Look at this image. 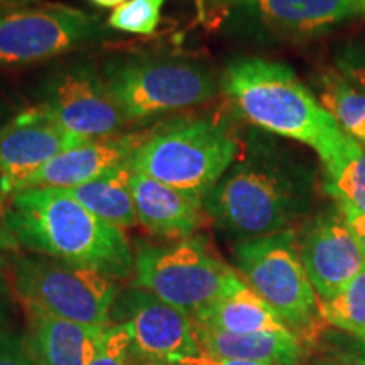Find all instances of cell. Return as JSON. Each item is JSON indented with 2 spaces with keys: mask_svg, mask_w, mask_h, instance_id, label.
<instances>
[{
  "mask_svg": "<svg viewBox=\"0 0 365 365\" xmlns=\"http://www.w3.org/2000/svg\"><path fill=\"white\" fill-rule=\"evenodd\" d=\"M312 166L255 130L222 180L205 196L203 210L213 223L239 239L289 230L312 203Z\"/></svg>",
  "mask_w": 365,
  "mask_h": 365,
  "instance_id": "6da1fadb",
  "label": "cell"
},
{
  "mask_svg": "<svg viewBox=\"0 0 365 365\" xmlns=\"http://www.w3.org/2000/svg\"><path fill=\"white\" fill-rule=\"evenodd\" d=\"M235 110L259 130L298 140L331 168L362 148L325 110L289 66L259 56L237 58L222 76Z\"/></svg>",
  "mask_w": 365,
  "mask_h": 365,
  "instance_id": "7a4b0ae2",
  "label": "cell"
},
{
  "mask_svg": "<svg viewBox=\"0 0 365 365\" xmlns=\"http://www.w3.org/2000/svg\"><path fill=\"white\" fill-rule=\"evenodd\" d=\"M6 225L19 245L46 257L127 279L134 252L124 230L91 213L66 190L31 188L12 195Z\"/></svg>",
  "mask_w": 365,
  "mask_h": 365,
  "instance_id": "3957f363",
  "label": "cell"
},
{
  "mask_svg": "<svg viewBox=\"0 0 365 365\" xmlns=\"http://www.w3.org/2000/svg\"><path fill=\"white\" fill-rule=\"evenodd\" d=\"M240 153V144L210 118L159 125L130 158L132 173L205 200Z\"/></svg>",
  "mask_w": 365,
  "mask_h": 365,
  "instance_id": "277c9868",
  "label": "cell"
},
{
  "mask_svg": "<svg viewBox=\"0 0 365 365\" xmlns=\"http://www.w3.org/2000/svg\"><path fill=\"white\" fill-rule=\"evenodd\" d=\"M234 255L245 284L266 301L294 335L303 341L319 335L327 319L301 261L293 230L240 240Z\"/></svg>",
  "mask_w": 365,
  "mask_h": 365,
  "instance_id": "5b68a950",
  "label": "cell"
},
{
  "mask_svg": "<svg viewBox=\"0 0 365 365\" xmlns=\"http://www.w3.org/2000/svg\"><path fill=\"white\" fill-rule=\"evenodd\" d=\"M242 281L239 272L208 249L203 237H188L170 245L137 242L134 287L198 318Z\"/></svg>",
  "mask_w": 365,
  "mask_h": 365,
  "instance_id": "8992f818",
  "label": "cell"
},
{
  "mask_svg": "<svg viewBox=\"0 0 365 365\" xmlns=\"http://www.w3.org/2000/svg\"><path fill=\"white\" fill-rule=\"evenodd\" d=\"M108 95L125 120H144L208 102L218 91L213 70L178 58L127 56L102 71Z\"/></svg>",
  "mask_w": 365,
  "mask_h": 365,
  "instance_id": "52a82bcc",
  "label": "cell"
},
{
  "mask_svg": "<svg viewBox=\"0 0 365 365\" xmlns=\"http://www.w3.org/2000/svg\"><path fill=\"white\" fill-rule=\"evenodd\" d=\"M12 286L24 308H38L54 317L86 327L105 328L118 286L105 274L46 255H17L11 259Z\"/></svg>",
  "mask_w": 365,
  "mask_h": 365,
  "instance_id": "ba28073f",
  "label": "cell"
},
{
  "mask_svg": "<svg viewBox=\"0 0 365 365\" xmlns=\"http://www.w3.org/2000/svg\"><path fill=\"white\" fill-rule=\"evenodd\" d=\"M105 34L97 16L46 4L0 12V70L63 56Z\"/></svg>",
  "mask_w": 365,
  "mask_h": 365,
  "instance_id": "9c48e42d",
  "label": "cell"
},
{
  "mask_svg": "<svg viewBox=\"0 0 365 365\" xmlns=\"http://www.w3.org/2000/svg\"><path fill=\"white\" fill-rule=\"evenodd\" d=\"M110 319L129 328L132 365H190L203 354L193 319L139 287L118 293Z\"/></svg>",
  "mask_w": 365,
  "mask_h": 365,
  "instance_id": "30bf717a",
  "label": "cell"
},
{
  "mask_svg": "<svg viewBox=\"0 0 365 365\" xmlns=\"http://www.w3.org/2000/svg\"><path fill=\"white\" fill-rule=\"evenodd\" d=\"M39 107L63 129L86 139L112 135L125 118L91 61H73L49 76Z\"/></svg>",
  "mask_w": 365,
  "mask_h": 365,
  "instance_id": "8fae6325",
  "label": "cell"
},
{
  "mask_svg": "<svg viewBox=\"0 0 365 365\" xmlns=\"http://www.w3.org/2000/svg\"><path fill=\"white\" fill-rule=\"evenodd\" d=\"M54 122L43 107L21 112L0 127V185L9 198L59 154L88 143Z\"/></svg>",
  "mask_w": 365,
  "mask_h": 365,
  "instance_id": "7c38bea8",
  "label": "cell"
},
{
  "mask_svg": "<svg viewBox=\"0 0 365 365\" xmlns=\"http://www.w3.org/2000/svg\"><path fill=\"white\" fill-rule=\"evenodd\" d=\"M298 249L322 303L335 298L365 267L357 237L336 205L319 212L307 223Z\"/></svg>",
  "mask_w": 365,
  "mask_h": 365,
  "instance_id": "4fadbf2b",
  "label": "cell"
},
{
  "mask_svg": "<svg viewBox=\"0 0 365 365\" xmlns=\"http://www.w3.org/2000/svg\"><path fill=\"white\" fill-rule=\"evenodd\" d=\"M242 19L277 36L308 38L365 16V0H237Z\"/></svg>",
  "mask_w": 365,
  "mask_h": 365,
  "instance_id": "5bb4252c",
  "label": "cell"
},
{
  "mask_svg": "<svg viewBox=\"0 0 365 365\" xmlns=\"http://www.w3.org/2000/svg\"><path fill=\"white\" fill-rule=\"evenodd\" d=\"M150 132H132L124 135H108L90 139L78 148L59 154L41 170L27 178L22 190L59 188L75 186L97 180L113 168L129 163L135 150L145 143ZM21 190V191H22Z\"/></svg>",
  "mask_w": 365,
  "mask_h": 365,
  "instance_id": "9a60e30c",
  "label": "cell"
},
{
  "mask_svg": "<svg viewBox=\"0 0 365 365\" xmlns=\"http://www.w3.org/2000/svg\"><path fill=\"white\" fill-rule=\"evenodd\" d=\"M130 188L137 220L149 234L182 240L202 225V200L140 173H132Z\"/></svg>",
  "mask_w": 365,
  "mask_h": 365,
  "instance_id": "2e32d148",
  "label": "cell"
},
{
  "mask_svg": "<svg viewBox=\"0 0 365 365\" xmlns=\"http://www.w3.org/2000/svg\"><path fill=\"white\" fill-rule=\"evenodd\" d=\"M24 344L36 365H90L95 345L103 328L86 327L26 308Z\"/></svg>",
  "mask_w": 365,
  "mask_h": 365,
  "instance_id": "e0dca14e",
  "label": "cell"
},
{
  "mask_svg": "<svg viewBox=\"0 0 365 365\" xmlns=\"http://www.w3.org/2000/svg\"><path fill=\"white\" fill-rule=\"evenodd\" d=\"M195 333L202 352L210 357L249 360L266 365H299L304 359L307 341L291 330L239 335L195 325Z\"/></svg>",
  "mask_w": 365,
  "mask_h": 365,
  "instance_id": "ac0fdd59",
  "label": "cell"
},
{
  "mask_svg": "<svg viewBox=\"0 0 365 365\" xmlns=\"http://www.w3.org/2000/svg\"><path fill=\"white\" fill-rule=\"evenodd\" d=\"M195 325L228 333H261L289 330L277 313L242 279L213 307L193 319Z\"/></svg>",
  "mask_w": 365,
  "mask_h": 365,
  "instance_id": "d6986e66",
  "label": "cell"
},
{
  "mask_svg": "<svg viewBox=\"0 0 365 365\" xmlns=\"http://www.w3.org/2000/svg\"><path fill=\"white\" fill-rule=\"evenodd\" d=\"M130 178V164L124 163L97 180L66 191L102 220L125 228L135 225L137 222Z\"/></svg>",
  "mask_w": 365,
  "mask_h": 365,
  "instance_id": "ffe728a7",
  "label": "cell"
},
{
  "mask_svg": "<svg viewBox=\"0 0 365 365\" xmlns=\"http://www.w3.org/2000/svg\"><path fill=\"white\" fill-rule=\"evenodd\" d=\"M314 95L340 129L365 148V93L335 68H323L314 75Z\"/></svg>",
  "mask_w": 365,
  "mask_h": 365,
  "instance_id": "44dd1931",
  "label": "cell"
},
{
  "mask_svg": "<svg viewBox=\"0 0 365 365\" xmlns=\"http://www.w3.org/2000/svg\"><path fill=\"white\" fill-rule=\"evenodd\" d=\"M323 188L340 207H350L365 212V148L362 145L331 168H325Z\"/></svg>",
  "mask_w": 365,
  "mask_h": 365,
  "instance_id": "7402d4cb",
  "label": "cell"
},
{
  "mask_svg": "<svg viewBox=\"0 0 365 365\" xmlns=\"http://www.w3.org/2000/svg\"><path fill=\"white\" fill-rule=\"evenodd\" d=\"M327 323L352 335L365 331V267L335 298L322 303Z\"/></svg>",
  "mask_w": 365,
  "mask_h": 365,
  "instance_id": "603a6c76",
  "label": "cell"
},
{
  "mask_svg": "<svg viewBox=\"0 0 365 365\" xmlns=\"http://www.w3.org/2000/svg\"><path fill=\"white\" fill-rule=\"evenodd\" d=\"M164 0H129L113 9L108 26L120 33L149 36L158 29Z\"/></svg>",
  "mask_w": 365,
  "mask_h": 365,
  "instance_id": "cb8c5ba5",
  "label": "cell"
},
{
  "mask_svg": "<svg viewBox=\"0 0 365 365\" xmlns=\"http://www.w3.org/2000/svg\"><path fill=\"white\" fill-rule=\"evenodd\" d=\"M90 365H130V333L122 323H110L100 331Z\"/></svg>",
  "mask_w": 365,
  "mask_h": 365,
  "instance_id": "d4e9b609",
  "label": "cell"
},
{
  "mask_svg": "<svg viewBox=\"0 0 365 365\" xmlns=\"http://www.w3.org/2000/svg\"><path fill=\"white\" fill-rule=\"evenodd\" d=\"M333 65L355 88L365 93V39L350 38L335 44Z\"/></svg>",
  "mask_w": 365,
  "mask_h": 365,
  "instance_id": "484cf974",
  "label": "cell"
},
{
  "mask_svg": "<svg viewBox=\"0 0 365 365\" xmlns=\"http://www.w3.org/2000/svg\"><path fill=\"white\" fill-rule=\"evenodd\" d=\"M0 365H36L24 339L6 330L0 331Z\"/></svg>",
  "mask_w": 365,
  "mask_h": 365,
  "instance_id": "4316f807",
  "label": "cell"
},
{
  "mask_svg": "<svg viewBox=\"0 0 365 365\" xmlns=\"http://www.w3.org/2000/svg\"><path fill=\"white\" fill-rule=\"evenodd\" d=\"M344 213L346 223H349L350 230L354 232V235L357 237L360 249H362L364 257H365V212H360V210L350 208V207H340L336 205Z\"/></svg>",
  "mask_w": 365,
  "mask_h": 365,
  "instance_id": "83f0119b",
  "label": "cell"
},
{
  "mask_svg": "<svg viewBox=\"0 0 365 365\" xmlns=\"http://www.w3.org/2000/svg\"><path fill=\"white\" fill-rule=\"evenodd\" d=\"M19 242H17L16 237L12 235V232L9 230L6 222H0V271L7 266V257L9 254H16L19 250ZM2 277H0V289H2Z\"/></svg>",
  "mask_w": 365,
  "mask_h": 365,
  "instance_id": "f1b7e54d",
  "label": "cell"
},
{
  "mask_svg": "<svg viewBox=\"0 0 365 365\" xmlns=\"http://www.w3.org/2000/svg\"><path fill=\"white\" fill-rule=\"evenodd\" d=\"M190 365H266L259 362H249V360H234V359H217L210 355L202 354L198 359H195Z\"/></svg>",
  "mask_w": 365,
  "mask_h": 365,
  "instance_id": "f546056e",
  "label": "cell"
},
{
  "mask_svg": "<svg viewBox=\"0 0 365 365\" xmlns=\"http://www.w3.org/2000/svg\"><path fill=\"white\" fill-rule=\"evenodd\" d=\"M355 336V350H357V364L365 365V331Z\"/></svg>",
  "mask_w": 365,
  "mask_h": 365,
  "instance_id": "4dcf8cb0",
  "label": "cell"
},
{
  "mask_svg": "<svg viewBox=\"0 0 365 365\" xmlns=\"http://www.w3.org/2000/svg\"><path fill=\"white\" fill-rule=\"evenodd\" d=\"M38 0H0V9H6V11H12V9H21L27 7L31 4H36Z\"/></svg>",
  "mask_w": 365,
  "mask_h": 365,
  "instance_id": "1f68e13d",
  "label": "cell"
},
{
  "mask_svg": "<svg viewBox=\"0 0 365 365\" xmlns=\"http://www.w3.org/2000/svg\"><path fill=\"white\" fill-rule=\"evenodd\" d=\"M95 6L103 7V9H117L120 7L122 4H125V0H90Z\"/></svg>",
  "mask_w": 365,
  "mask_h": 365,
  "instance_id": "d6a6232c",
  "label": "cell"
},
{
  "mask_svg": "<svg viewBox=\"0 0 365 365\" xmlns=\"http://www.w3.org/2000/svg\"><path fill=\"white\" fill-rule=\"evenodd\" d=\"M9 196L4 193L2 190V185H0V222L6 220V213H7V208H9Z\"/></svg>",
  "mask_w": 365,
  "mask_h": 365,
  "instance_id": "836d02e7",
  "label": "cell"
},
{
  "mask_svg": "<svg viewBox=\"0 0 365 365\" xmlns=\"http://www.w3.org/2000/svg\"><path fill=\"white\" fill-rule=\"evenodd\" d=\"M7 322H9V313H7L6 301H4L2 294H0V331H4V328L7 327Z\"/></svg>",
  "mask_w": 365,
  "mask_h": 365,
  "instance_id": "e575fe53",
  "label": "cell"
},
{
  "mask_svg": "<svg viewBox=\"0 0 365 365\" xmlns=\"http://www.w3.org/2000/svg\"><path fill=\"white\" fill-rule=\"evenodd\" d=\"M222 2H225V4H228V6H232V4H235L237 0H222Z\"/></svg>",
  "mask_w": 365,
  "mask_h": 365,
  "instance_id": "d590c367",
  "label": "cell"
},
{
  "mask_svg": "<svg viewBox=\"0 0 365 365\" xmlns=\"http://www.w3.org/2000/svg\"><path fill=\"white\" fill-rule=\"evenodd\" d=\"M130 365H132V364H130Z\"/></svg>",
  "mask_w": 365,
  "mask_h": 365,
  "instance_id": "8d00e7d4",
  "label": "cell"
}]
</instances>
